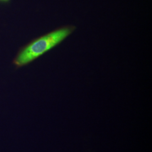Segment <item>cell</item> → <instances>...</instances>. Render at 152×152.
<instances>
[{"label":"cell","instance_id":"obj_1","mask_svg":"<svg viewBox=\"0 0 152 152\" xmlns=\"http://www.w3.org/2000/svg\"><path fill=\"white\" fill-rule=\"evenodd\" d=\"M76 26L66 25L32 41L23 49L15 60L18 66L30 63L50 50L61 44L76 31Z\"/></svg>","mask_w":152,"mask_h":152},{"label":"cell","instance_id":"obj_2","mask_svg":"<svg viewBox=\"0 0 152 152\" xmlns=\"http://www.w3.org/2000/svg\"><path fill=\"white\" fill-rule=\"evenodd\" d=\"M2 1H8V0H2Z\"/></svg>","mask_w":152,"mask_h":152}]
</instances>
